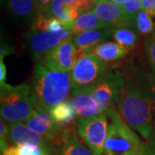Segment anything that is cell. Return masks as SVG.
Returning <instances> with one entry per match:
<instances>
[{
    "label": "cell",
    "instance_id": "3",
    "mask_svg": "<svg viewBox=\"0 0 155 155\" xmlns=\"http://www.w3.org/2000/svg\"><path fill=\"white\" fill-rule=\"evenodd\" d=\"M110 119L104 155H146V145L122 120L115 108L106 112Z\"/></svg>",
    "mask_w": 155,
    "mask_h": 155
},
{
    "label": "cell",
    "instance_id": "6",
    "mask_svg": "<svg viewBox=\"0 0 155 155\" xmlns=\"http://www.w3.org/2000/svg\"><path fill=\"white\" fill-rule=\"evenodd\" d=\"M107 114L89 118H78L76 129L84 142L95 155H104V147L109 132Z\"/></svg>",
    "mask_w": 155,
    "mask_h": 155
},
{
    "label": "cell",
    "instance_id": "2",
    "mask_svg": "<svg viewBox=\"0 0 155 155\" xmlns=\"http://www.w3.org/2000/svg\"><path fill=\"white\" fill-rule=\"evenodd\" d=\"M71 88L70 72L50 70L41 62L36 64L32 82L36 105L50 110L52 107L66 101Z\"/></svg>",
    "mask_w": 155,
    "mask_h": 155
},
{
    "label": "cell",
    "instance_id": "17",
    "mask_svg": "<svg viewBox=\"0 0 155 155\" xmlns=\"http://www.w3.org/2000/svg\"><path fill=\"white\" fill-rule=\"evenodd\" d=\"M101 61H115L124 58L127 54V49L116 42H103L89 51Z\"/></svg>",
    "mask_w": 155,
    "mask_h": 155
},
{
    "label": "cell",
    "instance_id": "31",
    "mask_svg": "<svg viewBox=\"0 0 155 155\" xmlns=\"http://www.w3.org/2000/svg\"><path fill=\"white\" fill-rule=\"evenodd\" d=\"M146 155H155V135L146 145Z\"/></svg>",
    "mask_w": 155,
    "mask_h": 155
},
{
    "label": "cell",
    "instance_id": "15",
    "mask_svg": "<svg viewBox=\"0 0 155 155\" xmlns=\"http://www.w3.org/2000/svg\"><path fill=\"white\" fill-rule=\"evenodd\" d=\"M49 113L54 121L62 128L76 127L74 124L78 116L72 101H64L56 104L50 109Z\"/></svg>",
    "mask_w": 155,
    "mask_h": 155
},
{
    "label": "cell",
    "instance_id": "8",
    "mask_svg": "<svg viewBox=\"0 0 155 155\" xmlns=\"http://www.w3.org/2000/svg\"><path fill=\"white\" fill-rule=\"evenodd\" d=\"M72 31L64 30L59 33L42 31L32 28L27 34V44L32 57L35 60L43 59L50 51L61 44L63 41L72 36Z\"/></svg>",
    "mask_w": 155,
    "mask_h": 155
},
{
    "label": "cell",
    "instance_id": "4",
    "mask_svg": "<svg viewBox=\"0 0 155 155\" xmlns=\"http://www.w3.org/2000/svg\"><path fill=\"white\" fill-rule=\"evenodd\" d=\"M36 101L32 86L22 84L12 86L8 84L1 87V118L9 123L26 122L35 109Z\"/></svg>",
    "mask_w": 155,
    "mask_h": 155
},
{
    "label": "cell",
    "instance_id": "21",
    "mask_svg": "<svg viewBox=\"0 0 155 155\" xmlns=\"http://www.w3.org/2000/svg\"><path fill=\"white\" fill-rule=\"evenodd\" d=\"M53 149L32 144L11 145L2 152V155H50Z\"/></svg>",
    "mask_w": 155,
    "mask_h": 155
},
{
    "label": "cell",
    "instance_id": "22",
    "mask_svg": "<svg viewBox=\"0 0 155 155\" xmlns=\"http://www.w3.org/2000/svg\"><path fill=\"white\" fill-rule=\"evenodd\" d=\"M112 37L116 43L127 49H133L137 43V35L127 26L116 27L112 31Z\"/></svg>",
    "mask_w": 155,
    "mask_h": 155
},
{
    "label": "cell",
    "instance_id": "9",
    "mask_svg": "<svg viewBox=\"0 0 155 155\" xmlns=\"http://www.w3.org/2000/svg\"><path fill=\"white\" fill-rule=\"evenodd\" d=\"M77 58V48L72 36L63 41L42 59L41 63L54 71L70 72Z\"/></svg>",
    "mask_w": 155,
    "mask_h": 155
},
{
    "label": "cell",
    "instance_id": "34",
    "mask_svg": "<svg viewBox=\"0 0 155 155\" xmlns=\"http://www.w3.org/2000/svg\"><path fill=\"white\" fill-rule=\"evenodd\" d=\"M50 155H59V154L57 153V152L55 151V149L54 148V149H53V151H52V153H51V154H50Z\"/></svg>",
    "mask_w": 155,
    "mask_h": 155
},
{
    "label": "cell",
    "instance_id": "29",
    "mask_svg": "<svg viewBox=\"0 0 155 155\" xmlns=\"http://www.w3.org/2000/svg\"><path fill=\"white\" fill-rule=\"evenodd\" d=\"M51 0H37V6H38L39 13H44L49 15V6Z\"/></svg>",
    "mask_w": 155,
    "mask_h": 155
},
{
    "label": "cell",
    "instance_id": "23",
    "mask_svg": "<svg viewBox=\"0 0 155 155\" xmlns=\"http://www.w3.org/2000/svg\"><path fill=\"white\" fill-rule=\"evenodd\" d=\"M122 7L129 24H135L136 17L140 11H142L141 0H125L122 5Z\"/></svg>",
    "mask_w": 155,
    "mask_h": 155
},
{
    "label": "cell",
    "instance_id": "30",
    "mask_svg": "<svg viewBox=\"0 0 155 155\" xmlns=\"http://www.w3.org/2000/svg\"><path fill=\"white\" fill-rule=\"evenodd\" d=\"M4 58L0 57V86H4L6 84V73H7V69H6L5 64L3 61Z\"/></svg>",
    "mask_w": 155,
    "mask_h": 155
},
{
    "label": "cell",
    "instance_id": "20",
    "mask_svg": "<svg viewBox=\"0 0 155 155\" xmlns=\"http://www.w3.org/2000/svg\"><path fill=\"white\" fill-rule=\"evenodd\" d=\"M49 15L56 17L61 22L72 28V24L78 13L75 10L67 8L65 5V0H51L49 6Z\"/></svg>",
    "mask_w": 155,
    "mask_h": 155
},
{
    "label": "cell",
    "instance_id": "18",
    "mask_svg": "<svg viewBox=\"0 0 155 155\" xmlns=\"http://www.w3.org/2000/svg\"><path fill=\"white\" fill-rule=\"evenodd\" d=\"M8 7L11 15L20 21H28L38 11L37 0H9Z\"/></svg>",
    "mask_w": 155,
    "mask_h": 155
},
{
    "label": "cell",
    "instance_id": "13",
    "mask_svg": "<svg viewBox=\"0 0 155 155\" xmlns=\"http://www.w3.org/2000/svg\"><path fill=\"white\" fill-rule=\"evenodd\" d=\"M93 12L106 24L111 27L129 26L122 5L109 0H98L93 8Z\"/></svg>",
    "mask_w": 155,
    "mask_h": 155
},
{
    "label": "cell",
    "instance_id": "7",
    "mask_svg": "<svg viewBox=\"0 0 155 155\" xmlns=\"http://www.w3.org/2000/svg\"><path fill=\"white\" fill-rule=\"evenodd\" d=\"M125 87L123 77L120 71H110L94 90L92 97L97 102L99 114H104L114 108L121 97Z\"/></svg>",
    "mask_w": 155,
    "mask_h": 155
},
{
    "label": "cell",
    "instance_id": "32",
    "mask_svg": "<svg viewBox=\"0 0 155 155\" xmlns=\"http://www.w3.org/2000/svg\"><path fill=\"white\" fill-rule=\"evenodd\" d=\"M11 54V46L7 45L5 42H1V55L0 57L4 58L5 56L8 55V54Z\"/></svg>",
    "mask_w": 155,
    "mask_h": 155
},
{
    "label": "cell",
    "instance_id": "28",
    "mask_svg": "<svg viewBox=\"0 0 155 155\" xmlns=\"http://www.w3.org/2000/svg\"><path fill=\"white\" fill-rule=\"evenodd\" d=\"M142 11L147 12L151 17L155 15V0H141Z\"/></svg>",
    "mask_w": 155,
    "mask_h": 155
},
{
    "label": "cell",
    "instance_id": "25",
    "mask_svg": "<svg viewBox=\"0 0 155 155\" xmlns=\"http://www.w3.org/2000/svg\"><path fill=\"white\" fill-rule=\"evenodd\" d=\"M98 0H65L67 8L75 10L78 13L87 12L91 8H94Z\"/></svg>",
    "mask_w": 155,
    "mask_h": 155
},
{
    "label": "cell",
    "instance_id": "10",
    "mask_svg": "<svg viewBox=\"0 0 155 155\" xmlns=\"http://www.w3.org/2000/svg\"><path fill=\"white\" fill-rule=\"evenodd\" d=\"M25 122L31 130L48 139L52 145L63 129L54 121L49 110L38 105H35V110Z\"/></svg>",
    "mask_w": 155,
    "mask_h": 155
},
{
    "label": "cell",
    "instance_id": "27",
    "mask_svg": "<svg viewBox=\"0 0 155 155\" xmlns=\"http://www.w3.org/2000/svg\"><path fill=\"white\" fill-rule=\"evenodd\" d=\"M7 136H8V125H6L5 120L1 118V120H0V147H1V153L9 147Z\"/></svg>",
    "mask_w": 155,
    "mask_h": 155
},
{
    "label": "cell",
    "instance_id": "11",
    "mask_svg": "<svg viewBox=\"0 0 155 155\" xmlns=\"http://www.w3.org/2000/svg\"><path fill=\"white\" fill-rule=\"evenodd\" d=\"M53 147L59 155H95L78 137L74 127L63 128Z\"/></svg>",
    "mask_w": 155,
    "mask_h": 155
},
{
    "label": "cell",
    "instance_id": "1",
    "mask_svg": "<svg viewBox=\"0 0 155 155\" xmlns=\"http://www.w3.org/2000/svg\"><path fill=\"white\" fill-rule=\"evenodd\" d=\"M117 107L127 126L149 138L155 128V99L138 86L129 85L124 87Z\"/></svg>",
    "mask_w": 155,
    "mask_h": 155
},
{
    "label": "cell",
    "instance_id": "5",
    "mask_svg": "<svg viewBox=\"0 0 155 155\" xmlns=\"http://www.w3.org/2000/svg\"><path fill=\"white\" fill-rule=\"evenodd\" d=\"M110 72L107 63L90 52L77 50V58L71 71L72 94L92 92Z\"/></svg>",
    "mask_w": 155,
    "mask_h": 155
},
{
    "label": "cell",
    "instance_id": "26",
    "mask_svg": "<svg viewBox=\"0 0 155 155\" xmlns=\"http://www.w3.org/2000/svg\"><path fill=\"white\" fill-rule=\"evenodd\" d=\"M145 50L152 70L155 73V31L152 33L145 42Z\"/></svg>",
    "mask_w": 155,
    "mask_h": 155
},
{
    "label": "cell",
    "instance_id": "16",
    "mask_svg": "<svg viewBox=\"0 0 155 155\" xmlns=\"http://www.w3.org/2000/svg\"><path fill=\"white\" fill-rule=\"evenodd\" d=\"M72 103L78 118H89L99 114L98 106L92 97V92L73 94Z\"/></svg>",
    "mask_w": 155,
    "mask_h": 155
},
{
    "label": "cell",
    "instance_id": "19",
    "mask_svg": "<svg viewBox=\"0 0 155 155\" xmlns=\"http://www.w3.org/2000/svg\"><path fill=\"white\" fill-rule=\"evenodd\" d=\"M106 24L103 22L93 11L82 13L76 18L72 24V34L77 35L91 29L105 28Z\"/></svg>",
    "mask_w": 155,
    "mask_h": 155
},
{
    "label": "cell",
    "instance_id": "24",
    "mask_svg": "<svg viewBox=\"0 0 155 155\" xmlns=\"http://www.w3.org/2000/svg\"><path fill=\"white\" fill-rule=\"evenodd\" d=\"M135 26L139 33L142 35L154 32V25L152 21V17L144 11H140L135 20Z\"/></svg>",
    "mask_w": 155,
    "mask_h": 155
},
{
    "label": "cell",
    "instance_id": "35",
    "mask_svg": "<svg viewBox=\"0 0 155 155\" xmlns=\"http://www.w3.org/2000/svg\"><path fill=\"white\" fill-rule=\"evenodd\" d=\"M154 16H155V15H154Z\"/></svg>",
    "mask_w": 155,
    "mask_h": 155
},
{
    "label": "cell",
    "instance_id": "14",
    "mask_svg": "<svg viewBox=\"0 0 155 155\" xmlns=\"http://www.w3.org/2000/svg\"><path fill=\"white\" fill-rule=\"evenodd\" d=\"M112 35L110 29L107 28L91 29L75 35L73 42L78 51L89 52L97 45L104 42Z\"/></svg>",
    "mask_w": 155,
    "mask_h": 155
},
{
    "label": "cell",
    "instance_id": "33",
    "mask_svg": "<svg viewBox=\"0 0 155 155\" xmlns=\"http://www.w3.org/2000/svg\"><path fill=\"white\" fill-rule=\"evenodd\" d=\"M124 1H125V0H111V2L115 3L116 5H122Z\"/></svg>",
    "mask_w": 155,
    "mask_h": 155
},
{
    "label": "cell",
    "instance_id": "12",
    "mask_svg": "<svg viewBox=\"0 0 155 155\" xmlns=\"http://www.w3.org/2000/svg\"><path fill=\"white\" fill-rule=\"evenodd\" d=\"M8 141L12 145L32 144L52 149L54 147L48 139L34 132L22 122L9 123L8 125Z\"/></svg>",
    "mask_w": 155,
    "mask_h": 155
}]
</instances>
